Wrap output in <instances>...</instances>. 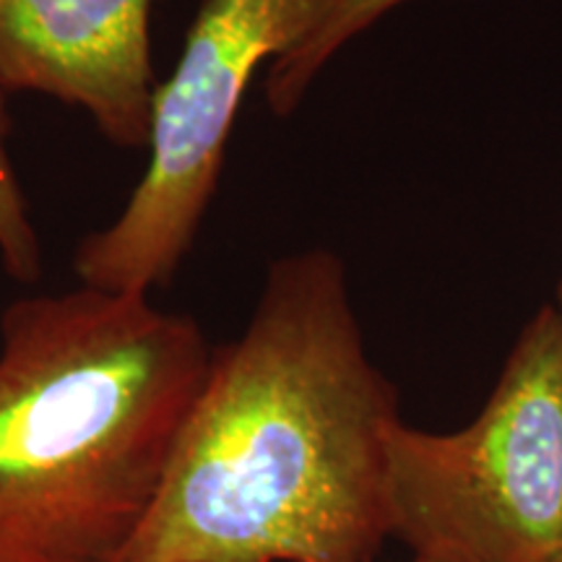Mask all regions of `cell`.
I'll list each match as a JSON object with an SVG mask.
<instances>
[{
  "mask_svg": "<svg viewBox=\"0 0 562 562\" xmlns=\"http://www.w3.org/2000/svg\"><path fill=\"white\" fill-rule=\"evenodd\" d=\"M398 422L341 258H277L245 331L214 349L149 513L108 562H375Z\"/></svg>",
  "mask_w": 562,
  "mask_h": 562,
  "instance_id": "1",
  "label": "cell"
},
{
  "mask_svg": "<svg viewBox=\"0 0 562 562\" xmlns=\"http://www.w3.org/2000/svg\"><path fill=\"white\" fill-rule=\"evenodd\" d=\"M211 347L149 294L81 284L0 318V562H108L149 513Z\"/></svg>",
  "mask_w": 562,
  "mask_h": 562,
  "instance_id": "2",
  "label": "cell"
},
{
  "mask_svg": "<svg viewBox=\"0 0 562 562\" xmlns=\"http://www.w3.org/2000/svg\"><path fill=\"white\" fill-rule=\"evenodd\" d=\"M385 505L391 539L409 562H562L558 305L526 321L467 427H393Z\"/></svg>",
  "mask_w": 562,
  "mask_h": 562,
  "instance_id": "3",
  "label": "cell"
},
{
  "mask_svg": "<svg viewBox=\"0 0 562 562\" xmlns=\"http://www.w3.org/2000/svg\"><path fill=\"white\" fill-rule=\"evenodd\" d=\"M336 0H203L170 79L157 83L149 165L110 227L76 248L81 284L149 294L170 284L214 199L250 81L292 53Z\"/></svg>",
  "mask_w": 562,
  "mask_h": 562,
  "instance_id": "4",
  "label": "cell"
},
{
  "mask_svg": "<svg viewBox=\"0 0 562 562\" xmlns=\"http://www.w3.org/2000/svg\"><path fill=\"white\" fill-rule=\"evenodd\" d=\"M154 0H0V87L81 108L121 149L149 138Z\"/></svg>",
  "mask_w": 562,
  "mask_h": 562,
  "instance_id": "5",
  "label": "cell"
},
{
  "mask_svg": "<svg viewBox=\"0 0 562 562\" xmlns=\"http://www.w3.org/2000/svg\"><path fill=\"white\" fill-rule=\"evenodd\" d=\"M404 3H409V0H336L331 13H328L313 37H307L300 47L281 55V58L266 68L263 94L273 115H292L300 108V102L305 100L307 89L318 79L321 70L351 40L360 37L372 24H378V21Z\"/></svg>",
  "mask_w": 562,
  "mask_h": 562,
  "instance_id": "6",
  "label": "cell"
},
{
  "mask_svg": "<svg viewBox=\"0 0 562 562\" xmlns=\"http://www.w3.org/2000/svg\"><path fill=\"white\" fill-rule=\"evenodd\" d=\"M5 97L9 91L0 87V263L11 279L34 284L45 269V258L9 151L11 115Z\"/></svg>",
  "mask_w": 562,
  "mask_h": 562,
  "instance_id": "7",
  "label": "cell"
},
{
  "mask_svg": "<svg viewBox=\"0 0 562 562\" xmlns=\"http://www.w3.org/2000/svg\"><path fill=\"white\" fill-rule=\"evenodd\" d=\"M558 311L562 313V281H560V286H558Z\"/></svg>",
  "mask_w": 562,
  "mask_h": 562,
  "instance_id": "8",
  "label": "cell"
}]
</instances>
